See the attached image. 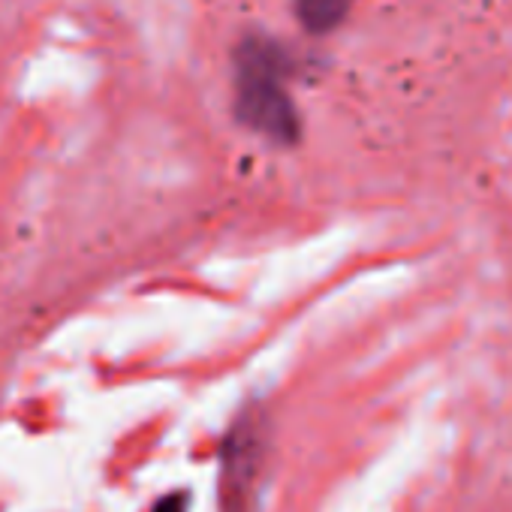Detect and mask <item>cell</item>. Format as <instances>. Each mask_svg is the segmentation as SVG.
Segmentation results:
<instances>
[{
    "label": "cell",
    "instance_id": "obj_1",
    "mask_svg": "<svg viewBox=\"0 0 512 512\" xmlns=\"http://www.w3.org/2000/svg\"><path fill=\"white\" fill-rule=\"evenodd\" d=\"M290 64L281 46L247 37L235 52V112L238 118L281 145L296 142L299 115L287 88Z\"/></svg>",
    "mask_w": 512,
    "mask_h": 512
},
{
    "label": "cell",
    "instance_id": "obj_2",
    "mask_svg": "<svg viewBox=\"0 0 512 512\" xmlns=\"http://www.w3.org/2000/svg\"><path fill=\"white\" fill-rule=\"evenodd\" d=\"M263 449V422L253 413H244L223 446V512H250L253 488L263 470Z\"/></svg>",
    "mask_w": 512,
    "mask_h": 512
},
{
    "label": "cell",
    "instance_id": "obj_3",
    "mask_svg": "<svg viewBox=\"0 0 512 512\" xmlns=\"http://www.w3.org/2000/svg\"><path fill=\"white\" fill-rule=\"evenodd\" d=\"M356 0H296V16L311 34H329L335 31Z\"/></svg>",
    "mask_w": 512,
    "mask_h": 512
},
{
    "label": "cell",
    "instance_id": "obj_4",
    "mask_svg": "<svg viewBox=\"0 0 512 512\" xmlns=\"http://www.w3.org/2000/svg\"><path fill=\"white\" fill-rule=\"evenodd\" d=\"M154 512H187V494H169V497H163L154 506Z\"/></svg>",
    "mask_w": 512,
    "mask_h": 512
}]
</instances>
